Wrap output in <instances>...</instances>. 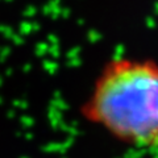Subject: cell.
<instances>
[{"mask_svg":"<svg viewBox=\"0 0 158 158\" xmlns=\"http://www.w3.org/2000/svg\"><path fill=\"white\" fill-rule=\"evenodd\" d=\"M81 115L123 144L158 148V61L116 56L95 77Z\"/></svg>","mask_w":158,"mask_h":158,"instance_id":"6da1fadb","label":"cell"}]
</instances>
